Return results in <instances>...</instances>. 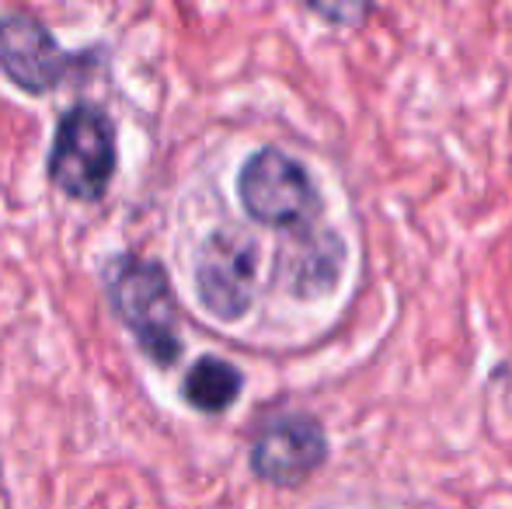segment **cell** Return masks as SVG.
Wrapping results in <instances>:
<instances>
[{
    "instance_id": "1",
    "label": "cell",
    "mask_w": 512,
    "mask_h": 509,
    "mask_svg": "<svg viewBox=\"0 0 512 509\" xmlns=\"http://www.w3.org/2000/svg\"><path fill=\"white\" fill-rule=\"evenodd\" d=\"M108 297L122 325L136 335L140 349L154 363L168 367L182 353L178 339V307L164 269L150 258L126 255L108 269Z\"/></svg>"
},
{
    "instance_id": "2",
    "label": "cell",
    "mask_w": 512,
    "mask_h": 509,
    "mask_svg": "<svg viewBox=\"0 0 512 509\" xmlns=\"http://www.w3.org/2000/svg\"><path fill=\"white\" fill-rule=\"evenodd\" d=\"M237 192L241 206L251 220L269 227H290L304 231L321 213V196H317L314 178L300 161L276 147H262L244 161L237 175Z\"/></svg>"
},
{
    "instance_id": "3",
    "label": "cell",
    "mask_w": 512,
    "mask_h": 509,
    "mask_svg": "<svg viewBox=\"0 0 512 509\" xmlns=\"http://www.w3.org/2000/svg\"><path fill=\"white\" fill-rule=\"evenodd\" d=\"M49 175L67 196L102 199L115 175V129L95 105H74L56 126Z\"/></svg>"
},
{
    "instance_id": "4",
    "label": "cell",
    "mask_w": 512,
    "mask_h": 509,
    "mask_svg": "<svg viewBox=\"0 0 512 509\" xmlns=\"http://www.w3.org/2000/svg\"><path fill=\"white\" fill-rule=\"evenodd\" d=\"M258 290V241L223 227L206 238L196 265V293L216 321H241Z\"/></svg>"
},
{
    "instance_id": "5",
    "label": "cell",
    "mask_w": 512,
    "mask_h": 509,
    "mask_svg": "<svg viewBox=\"0 0 512 509\" xmlns=\"http://www.w3.org/2000/svg\"><path fill=\"white\" fill-rule=\"evenodd\" d=\"M328 457V436L321 422L307 415H286L262 426L251 443V468L272 485H300Z\"/></svg>"
},
{
    "instance_id": "6",
    "label": "cell",
    "mask_w": 512,
    "mask_h": 509,
    "mask_svg": "<svg viewBox=\"0 0 512 509\" xmlns=\"http://www.w3.org/2000/svg\"><path fill=\"white\" fill-rule=\"evenodd\" d=\"M74 56L53 42L42 21L25 11L0 14V67L21 91L46 95L63 81Z\"/></svg>"
},
{
    "instance_id": "7",
    "label": "cell",
    "mask_w": 512,
    "mask_h": 509,
    "mask_svg": "<svg viewBox=\"0 0 512 509\" xmlns=\"http://www.w3.org/2000/svg\"><path fill=\"white\" fill-rule=\"evenodd\" d=\"M345 265V245L335 231H307L300 234L293 245H286L279 258V272H283L286 286L297 297H321L338 283Z\"/></svg>"
},
{
    "instance_id": "8",
    "label": "cell",
    "mask_w": 512,
    "mask_h": 509,
    "mask_svg": "<svg viewBox=\"0 0 512 509\" xmlns=\"http://www.w3.org/2000/svg\"><path fill=\"white\" fill-rule=\"evenodd\" d=\"M241 387H244V377L234 363L220 360V356H203V360L192 363V370L185 374L182 394L192 408H199V412L220 415L234 405Z\"/></svg>"
}]
</instances>
